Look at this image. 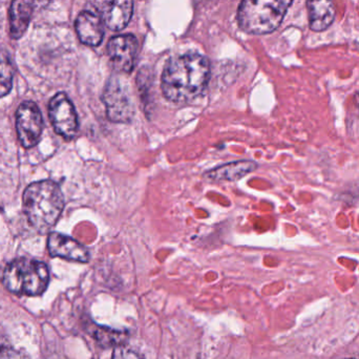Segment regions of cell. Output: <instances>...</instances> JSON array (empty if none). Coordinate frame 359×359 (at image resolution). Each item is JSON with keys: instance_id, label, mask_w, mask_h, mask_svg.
<instances>
[{"instance_id": "17", "label": "cell", "mask_w": 359, "mask_h": 359, "mask_svg": "<svg viewBox=\"0 0 359 359\" xmlns=\"http://www.w3.org/2000/svg\"><path fill=\"white\" fill-rule=\"evenodd\" d=\"M111 359H145L143 355H141L138 352L135 350L130 349L126 346H118L114 350L113 356Z\"/></svg>"}, {"instance_id": "15", "label": "cell", "mask_w": 359, "mask_h": 359, "mask_svg": "<svg viewBox=\"0 0 359 359\" xmlns=\"http://www.w3.org/2000/svg\"><path fill=\"white\" fill-rule=\"evenodd\" d=\"M88 332L92 337L105 348L118 347L123 345L128 334L122 331L114 330V329L107 328V327L98 326V325L92 324L88 326Z\"/></svg>"}, {"instance_id": "13", "label": "cell", "mask_w": 359, "mask_h": 359, "mask_svg": "<svg viewBox=\"0 0 359 359\" xmlns=\"http://www.w3.org/2000/svg\"><path fill=\"white\" fill-rule=\"evenodd\" d=\"M35 0H13L10 8V34L13 39L25 35L31 21Z\"/></svg>"}, {"instance_id": "19", "label": "cell", "mask_w": 359, "mask_h": 359, "mask_svg": "<svg viewBox=\"0 0 359 359\" xmlns=\"http://www.w3.org/2000/svg\"><path fill=\"white\" fill-rule=\"evenodd\" d=\"M356 104H358V107L359 109V93L358 95H356Z\"/></svg>"}, {"instance_id": "6", "label": "cell", "mask_w": 359, "mask_h": 359, "mask_svg": "<svg viewBox=\"0 0 359 359\" xmlns=\"http://www.w3.org/2000/svg\"><path fill=\"white\" fill-rule=\"evenodd\" d=\"M16 130L25 149L35 147L41 138L43 120L39 107L32 101L21 103L16 113Z\"/></svg>"}, {"instance_id": "4", "label": "cell", "mask_w": 359, "mask_h": 359, "mask_svg": "<svg viewBox=\"0 0 359 359\" xmlns=\"http://www.w3.org/2000/svg\"><path fill=\"white\" fill-rule=\"evenodd\" d=\"M48 282L50 272L42 262L21 257L11 262L4 270V286L15 294H42L48 288Z\"/></svg>"}, {"instance_id": "12", "label": "cell", "mask_w": 359, "mask_h": 359, "mask_svg": "<svg viewBox=\"0 0 359 359\" xmlns=\"http://www.w3.org/2000/svg\"><path fill=\"white\" fill-rule=\"evenodd\" d=\"M310 29L324 32L331 27L335 19L333 0H307Z\"/></svg>"}, {"instance_id": "3", "label": "cell", "mask_w": 359, "mask_h": 359, "mask_svg": "<svg viewBox=\"0 0 359 359\" xmlns=\"http://www.w3.org/2000/svg\"><path fill=\"white\" fill-rule=\"evenodd\" d=\"M293 0H243L238 21L243 31L250 34L271 33L286 16Z\"/></svg>"}, {"instance_id": "10", "label": "cell", "mask_w": 359, "mask_h": 359, "mask_svg": "<svg viewBox=\"0 0 359 359\" xmlns=\"http://www.w3.org/2000/svg\"><path fill=\"white\" fill-rule=\"evenodd\" d=\"M75 27L82 43L97 46L102 42L104 36L103 19L96 13L90 11L82 12L76 20Z\"/></svg>"}, {"instance_id": "7", "label": "cell", "mask_w": 359, "mask_h": 359, "mask_svg": "<svg viewBox=\"0 0 359 359\" xmlns=\"http://www.w3.org/2000/svg\"><path fill=\"white\" fill-rule=\"evenodd\" d=\"M48 116L55 132L65 139H72L78 132V117L75 107L65 93L53 97L48 107Z\"/></svg>"}, {"instance_id": "18", "label": "cell", "mask_w": 359, "mask_h": 359, "mask_svg": "<svg viewBox=\"0 0 359 359\" xmlns=\"http://www.w3.org/2000/svg\"><path fill=\"white\" fill-rule=\"evenodd\" d=\"M0 359H27L22 352L17 351L8 345H0Z\"/></svg>"}, {"instance_id": "14", "label": "cell", "mask_w": 359, "mask_h": 359, "mask_svg": "<svg viewBox=\"0 0 359 359\" xmlns=\"http://www.w3.org/2000/svg\"><path fill=\"white\" fill-rule=\"evenodd\" d=\"M257 164L251 161H238L219 166L205 174V178L211 182L236 181L257 168Z\"/></svg>"}, {"instance_id": "11", "label": "cell", "mask_w": 359, "mask_h": 359, "mask_svg": "<svg viewBox=\"0 0 359 359\" xmlns=\"http://www.w3.org/2000/svg\"><path fill=\"white\" fill-rule=\"evenodd\" d=\"M133 0H107L103 8V22L111 31H121L132 18Z\"/></svg>"}, {"instance_id": "5", "label": "cell", "mask_w": 359, "mask_h": 359, "mask_svg": "<svg viewBox=\"0 0 359 359\" xmlns=\"http://www.w3.org/2000/svg\"><path fill=\"white\" fill-rule=\"evenodd\" d=\"M102 100L111 122L128 123L134 117V105L130 95L117 78H111L105 86Z\"/></svg>"}, {"instance_id": "1", "label": "cell", "mask_w": 359, "mask_h": 359, "mask_svg": "<svg viewBox=\"0 0 359 359\" xmlns=\"http://www.w3.org/2000/svg\"><path fill=\"white\" fill-rule=\"evenodd\" d=\"M210 67L202 55H181L170 59L162 75V92L174 103H187L202 94L208 83Z\"/></svg>"}, {"instance_id": "20", "label": "cell", "mask_w": 359, "mask_h": 359, "mask_svg": "<svg viewBox=\"0 0 359 359\" xmlns=\"http://www.w3.org/2000/svg\"><path fill=\"white\" fill-rule=\"evenodd\" d=\"M346 359H355V358H346Z\"/></svg>"}, {"instance_id": "2", "label": "cell", "mask_w": 359, "mask_h": 359, "mask_svg": "<svg viewBox=\"0 0 359 359\" xmlns=\"http://www.w3.org/2000/svg\"><path fill=\"white\" fill-rule=\"evenodd\" d=\"M65 208L58 184L50 180L32 183L23 194V211L36 230L46 232L56 224Z\"/></svg>"}, {"instance_id": "16", "label": "cell", "mask_w": 359, "mask_h": 359, "mask_svg": "<svg viewBox=\"0 0 359 359\" xmlns=\"http://www.w3.org/2000/svg\"><path fill=\"white\" fill-rule=\"evenodd\" d=\"M14 67L4 52H0V97L6 96L12 90Z\"/></svg>"}, {"instance_id": "8", "label": "cell", "mask_w": 359, "mask_h": 359, "mask_svg": "<svg viewBox=\"0 0 359 359\" xmlns=\"http://www.w3.org/2000/svg\"><path fill=\"white\" fill-rule=\"evenodd\" d=\"M137 50L138 41L135 36H117L111 39L107 46V52L114 69L121 73H130L134 69Z\"/></svg>"}, {"instance_id": "9", "label": "cell", "mask_w": 359, "mask_h": 359, "mask_svg": "<svg viewBox=\"0 0 359 359\" xmlns=\"http://www.w3.org/2000/svg\"><path fill=\"white\" fill-rule=\"evenodd\" d=\"M48 249L50 255L54 257L79 263H88L90 261V253L83 245L58 232H53L48 236Z\"/></svg>"}]
</instances>
